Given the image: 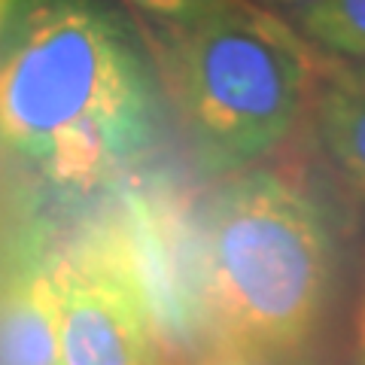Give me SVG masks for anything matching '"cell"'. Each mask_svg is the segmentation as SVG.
I'll return each instance as SVG.
<instances>
[{"instance_id": "13", "label": "cell", "mask_w": 365, "mask_h": 365, "mask_svg": "<svg viewBox=\"0 0 365 365\" xmlns=\"http://www.w3.org/2000/svg\"><path fill=\"white\" fill-rule=\"evenodd\" d=\"M4 6H6V0H0V13H4Z\"/></svg>"}, {"instance_id": "12", "label": "cell", "mask_w": 365, "mask_h": 365, "mask_svg": "<svg viewBox=\"0 0 365 365\" xmlns=\"http://www.w3.org/2000/svg\"><path fill=\"white\" fill-rule=\"evenodd\" d=\"M204 365H237V362H232V359H225V356H216L213 362H204Z\"/></svg>"}, {"instance_id": "2", "label": "cell", "mask_w": 365, "mask_h": 365, "mask_svg": "<svg viewBox=\"0 0 365 365\" xmlns=\"http://www.w3.org/2000/svg\"><path fill=\"white\" fill-rule=\"evenodd\" d=\"M332 289L319 207L274 170H237L204 220V299L220 356L287 365L311 347Z\"/></svg>"}, {"instance_id": "6", "label": "cell", "mask_w": 365, "mask_h": 365, "mask_svg": "<svg viewBox=\"0 0 365 365\" xmlns=\"http://www.w3.org/2000/svg\"><path fill=\"white\" fill-rule=\"evenodd\" d=\"M314 122L326 158L365 198V88L338 73L319 88Z\"/></svg>"}, {"instance_id": "5", "label": "cell", "mask_w": 365, "mask_h": 365, "mask_svg": "<svg viewBox=\"0 0 365 365\" xmlns=\"http://www.w3.org/2000/svg\"><path fill=\"white\" fill-rule=\"evenodd\" d=\"M0 365H61L52 256L31 241L0 253Z\"/></svg>"}, {"instance_id": "9", "label": "cell", "mask_w": 365, "mask_h": 365, "mask_svg": "<svg viewBox=\"0 0 365 365\" xmlns=\"http://www.w3.org/2000/svg\"><path fill=\"white\" fill-rule=\"evenodd\" d=\"M353 359L356 365H365V287L356 304V319H353Z\"/></svg>"}, {"instance_id": "1", "label": "cell", "mask_w": 365, "mask_h": 365, "mask_svg": "<svg viewBox=\"0 0 365 365\" xmlns=\"http://www.w3.org/2000/svg\"><path fill=\"white\" fill-rule=\"evenodd\" d=\"M150 137L122 34L86 0H40L0 49V146L61 186L110 177Z\"/></svg>"}, {"instance_id": "10", "label": "cell", "mask_w": 365, "mask_h": 365, "mask_svg": "<svg viewBox=\"0 0 365 365\" xmlns=\"http://www.w3.org/2000/svg\"><path fill=\"white\" fill-rule=\"evenodd\" d=\"M341 76H344V79H350V83H356V86H362V88H365V64H362V67H350V71H341Z\"/></svg>"}, {"instance_id": "8", "label": "cell", "mask_w": 365, "mask_h": 365, "mask_svg": "<svg viewBox=\"0 0 365 365\" xmlns=\"http://www.w3.org/2000/svg\"><path fill=\"white\" fill-rule=\"evenodd\" d=\"M125 4L140 9V13H146V16L162 19V21H168V25H182V21L207 13V9L222 4V0H125Z\"/></svg>"}, {"instance_id": "4", "label": "cell", "mask_w": 365, "mask_h": 365, "mask_svg": "<svg viewBox=\"0 0 365 365\" xmlns=\"http://www.w3.org/2000/svg\"><path fill=\"white\" fill-rule=\"evenodd\" d=\"M61 365H162L146 289L113 237L91 235L52 256Z\"/></svg>"}, {"instance_id": "3", "label": "cell", "mask_w": 365, "mask_h": 365, "mask_svg": "<svg viewBox=\"0 0 365 365\" xmlns=\"http://www.w3.org/2000/svg\"><path fill=\"white\" fill-rule=\"evenodd\" d=\"M168 79L204 170L237 174L287 140L311 91L304 40L247 0L174 25Z\"/></svg>"}, {"instance_id": "7", "label": "cell", "mask_w": 365, "mask_h": 365, "mask_svg": "<svg viewBox=\"0 0 365 365\" xmlns=\"http://www.w3.org/2000/svg\"><path fill=\"white\" fill-rule=\"evenodd\" d=\"M299 31L329 52L365 61V0H317L299 13Z\"/></svg>"}, {"instance_id": "11", "label": "cell", "mask_w": 365, "mask_h": 365, "mask_svg": "<svg viewBox=\"0 0 365 365\" xmlns=\"http://www.w3.org/2000/svg\"><path fill=\"white\" fill-rule=\"evenodd\" d=\"M274 4H283V6L295 9V13H302V9H307L311 4H317V0H274Z\"/></svg>"}]
</instances>
